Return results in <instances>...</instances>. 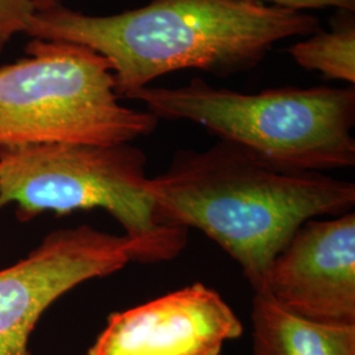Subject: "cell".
Segmentation results:
<instances>
[{
  "mask_svg": "<svg viewBox=\"0 0 355 355\" xmlns=\"http://www.w3.org/2000/svg\"><path fill=\"white\" fill-rule=\"evenodd\" d=\"M148 193L162 223L203 232L255 293L265 291L275 257L305 221L355 204L353 182L283 168L220 140L204 152L178 150L165 173L149 178Z\"/></svg>",
  "mask_w": 355,
  "mask_h": 355,
  "instance_id": "7a4b0ae2",
  "label": "cell"
},
{
  "mask_svg": "<svg viewBox=\"0 0 355 355\" xmlns=\"http://www.w3.org/2000/svg\"><path fill=\"white\" fill-rule=\"evenodd\" d=\"M146 155L130 144H40L0 148V208L17 204V217L102 208L132 242L135 262L174 259L189 230L162 223L148 193Z\"/></svg>",
  "mask_w": 355,
  "mask_h": 355,
  "instance_id": "277c9868",
  "label": "cell"
},
{
  "mask_svg": "<svg viewBox=\"0 0 355 355\" xmlns=\"http://www.w3.org/2000/svg\"><path fill=\"white\" fill-rule=\"evenodd\" d=\"M261 293L296 316L355 325L354 212L305 221L275 257Z\"/></svg>",
  "mask_w": 355,
  "mask_h": 355,
  "instance_id": "52a82bcc",
  "label": "cell"
},
{
  "mask_svg": "<svg viewBox=\"0 0 355 355\" xmlns=\"http://www.w3.org/2000/svg\"><path fill=\"white\" fill-rule=\"evenodd\" d=\"M135 262L127 237L80 225L51 232L12 266L0 270V355H31L42 313L66 292Z\"/></svg>",
  "mask_w": 355,
  "mask_h": 355,
  "instance_id": "8992f818",
  "label": "cell"
},
{
  "mask_svg": "<svg viewBox=\"0 0 355 355\" xmlns=\"http://www.w3.org/2000/svg\"><path fill=\"white\" fill-rule=\"evenodd\" d=\"M36 12L33 0H0V51L16 33H26Z\"/></svg>",
  "mask_w": 355,
  "mask_h": 355,
  "instance_id": "8fae6325",
  "label": "cell"
},
{
  "mask_svg": "<svg viewBox=\"0 0 355 355\" xmlns=\"http://www.w3.org/2000/svg\"><path fill=\"white\" fill-rule=\"evenodd\" d=\"M350 11H340L330 31H318L288 48L295 62L334 80L355 83V21Z\"/></svg>",
  "mask_w": 355,
  "mask_h": 355,
  "instance_id": "30bf717a",
  "label": "cell"
},
{
  "mask_svg": "<svg viewBox=\"0 0 355 355\" xmlns=\"http://www.w3.org/2000/svg\"><path fill=\"white\" fill-rule=\"evenodd\" d=\"M321 31L316 16L246 0H153L112 16L55 3L32 17L26 35L99 53L112 66L119 98L183 69L228 76L261 64L275 44Z\"/></svg>",
  "mask_w": 355,
  "mask_h": 355,
  "instance_id": "6da1fadb",
  "label": "cell"
},
{
  "mask_svg": "<svg viewBox=\"0 0 355 355\" xmlns=\"http://www.w3.org/2000/svg\"><path fill=\"white\" fill-rule=\"evenodd\" d=\"M28 57L0 67V148L120 145L149 136L158 119L119 102L112 66L87 46L35 38Z\"/></svg>",
  "mask_w": 355,
  "mask_h": 355,
  "instance_id": "5b68a950",
  "label": "cell"
},
{
  "mask_svg": "<svg viewBox=\"0 0 355 355\" xmlns=\"http://www.w3.org/2000/svg\"><path fill=\"white\" fill-rule=\"evenodd\" d=\"M242 330L223 296L195 283L112 313L89 355H220Z\"/></svg>",
  "mask_w": 355,
  "mask_h": 355,
  "instance_id": "ba28073f",
  "label": "cell"
},
{
  "mask_svg": "<svg viewBox=\"0 0 355 355\" xmlns=\"http://www.w3.org/2000/svg\"><path fill=\"white\" fill-rule=\"evenodd\" d=\"M254 3H262L270 6H278L284 8H291L296 11L305 10H324L336 8L340 11H355V0H246Z\"/></svg>",
  "mask_w": 355,
  "mask_h": 355,
  "instance_id": "7c38bea8",
  "label": "cell"
},
{
  "mask_svg": "<svg viewBox=\"0 0 355 355\" xmlns=\"http://www.w3.org/2000/svg\"><path fill=\"white\" fill-rule=\"evenodd\" d=\"M36 7H37V11H42V10H46L51 6H54L55 3H58L57 0H33Z\"/></svg>",
  "mask_w": 355,
  "mask_h": 355,
  "instance_id": "4fadbf2b",
  "label": "cell"
},
{
  "mask_svg": "<svg viewBox=\"0 0 355 355\" xmlns=\"http://www.w3.org/2000/svg\"><path fill=\"white\" fill-rule=\"evenodd\" d=\"M254 355H355V325H328L296 316L266 293L252 308Z\"/></svg>",
  "mask_w": 355,
  "mask_h": 355,
  "instance_id": "9c48e42d",
  "label": "cell"
},
{
  "mask_svg": "<svg viewBox=\"0 0 355 355\" xmlns=\"http://www.w3.org/2000/svg\"><path fill=\"white\" fill-rule=\"evenodd\" d=\"M128 99L159 119L187 120L272 165L324 173L355 165V89L283 87L242 94L200 78L178 89L144 87Z\"/></svg>",
  "mask_w": 355,
  "mask_h": 355,
  "instance_id": "3957f363",
  "label": "cell"
}]
</instances>
